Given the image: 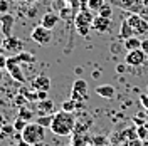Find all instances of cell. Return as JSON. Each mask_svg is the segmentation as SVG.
Wrapping results in <instances>:
<instances>
[{"mask_svg":"<svg viewBox=\"0 0 148 146\" xmlns=\"http://www.w3.org/2000/svg\"><path fill=\"white\" fill-rule=\"evenodd\" d=\"M145 128H147V129H148V123H147V124H145Z\"/></svg>","mask_w":148,"mask_h":146,"instance_id":"43","label":"cell"},{"mask_svg":"<svg viewBox=\"0 0 148 146\" xmlns=\"http://www.w3.org/2000/svg\"><path fill=\"white\" fill-rule=\"evenodd\" d=\"M37 92V102L39 101H44V99H49L47 98V91H36Z\"/></svg>","mask_w":148,"mask_h":146,"instance_id":"30","label":"cell"},{"mask_svg":"<svg viewBox=\"0 0 148 146\" xmlns=\"http://www.w3.org/2000/svg\"><path fill=\"white\" fill-rule=\"evenodd\" d=\"M7 72L10 74V77L14 79V81L20 82V84H24L25 82V76L22 72V64L17 61V57L15 55H9L7 57Z\"/></svg>","mask_w":148,"mask_h":146,"instance_id":"3","label":"cell"},{"mask_svg":"<svg viewBox=\"0 0 148 146\" xmlns=\"http://www.w3.org/2000/svg\"><path fill=\"white\" fill-rule=\"evenodd\" d=\"M143 5H145V7H148V0H143Z\"/></svg>","mask_w":148,"mask_h":146,"instance_id":"41","label":"cell"},{"mask_svg":"<svg viewBox=\"0 0 148 146\" xmlns=\"http://www.w3.org/2000/svg\"><path fill=\"white\" fill-rule=\"evenodd\" d=\"M123 47L126 49V50H136V49H140L141 47V40H140L138 37H130V39H126V40H123Z\"/></svg>","mask_w":148,"mask_h":146,"instance_id":"16","label":"cell"},{"mask_svg":"<svg viewBox=\"0 0 148 146\" xmlns=\"http://www.w3.org/2000/svg\"><path fill=\"white\" fill-rule=\"evenodd\" d=\"M126 20H128V24L131 25V29L135 30V34H138V35L148 34V22L143 20L138 14H130L128 17H126Z\"/></svg>","mask_w":148,"mask_h":146,"instance_id":"5","label":"cell"},{"mask_svg":"<svg viewBox=\"0 0 148 146\" xmlns=\"http://www.w3.org/2000/svg\"><path fill=\"white\" fill-rule=\"evenodd\" d=\"M27 101H29V99L25 98V96H24V94H20V96H17V98H15V102L18 104V108H20V106H24Z\"/></svg>","mask_w":148,"mask_h":146,"instance_id":"29","label":"cell"},{"mask_svg":"<svg viewBox=\"0 0 148 146\" xmlns=\"http://www.w3.org/2000/svg\"><path fill=\"white\" fill-rule=\"evenodd\" d=\"M92 20H94V15L91 14L89 9H83L79 10L74 17V25L76 27H81V25H92Z\"/></svg>","mask_w":148,"mask_h":146,"instance_id":"9","label":"cell"},{"mask_svg":"<svg viewBox=\"0 0 148 146\" xmlns=\"http://www.w3.org/2000/svg\"><path fill=\"white\" fill-rule=\"evenodd\" d=\"M27 124H29V121H25V119H22V118H15V121L12 123V126H14V129H15V133H22L24 129L27 128Z\"/></svg>","mask_w":148,"mask_h":146,"instance_id":"21","label":"cell"},{"mask_svg":"<svg viewBox=\"0 0 148 146\" xmlns=\"http://www.w3.org/2000/svg\"><path fill=\"white\" fill-rule=\"evenodd\" d=\"M20 134H22V139L27 141L29 145L39 146L44 141V138H46V128L37 124V123H29L27 128L24 129Z\"/></svg>","mask_w":148,"mask_h":146,"instance_id":"2","label":"cell"},{"mask_svg":"<svg viewBox=\"0 0 148 146\" xmlns=\"http://www.w3.org/2000/svg\"><path fill=\"white\" fill-rule=\"evenodd\" d=\"M59 20H61L59 14H56V12H46V14L42 15V18H40V25L49 29V30H52L54 27H57Z\"/></svg>","mask_w":148,"mask_h":146,"instance_id":"12","label":"cell"},{"mask_svg":"<svg viewBox=\"0 0 148 146\" xmlns=\"http://www.w3.org/2000/svg\"><path fill=\"white\" fill-rule=\"evenodd\" d=\"M2 47L5 49V52L15 55V54H18V52L24 50V40H20L18 37H12V35L5 37L3 42H2Z\"/></svg>","mask_w":148,"mask_h":146,"instance_id":"6","label":"cell"},{"mask_svg":"<svg viewBox=\"0 0 148 146\" xmlns=\"http://www.w3.org/2000/svg\"><path fill=\"white\" fill-rule=\"evenodd\" d=\"M52 121H54V114H46V116H39V118L36 119L37 124H40V126H44V128H51Z\"/></svg>","mask_w":148,"mask_h":146,"instance_id":"19","label":"cell"},{"mask_svg":"<svg viewBox=\"0 0 148 146\" xmlns=\"http://www.w3.org/2000/svg\"><path fill=\"white\" fill-rule=\"evenodd\" d=\"M98 15H101V17H106V18H113V9H111V5L104 3V5L101 7V10L98 12Z\"/></svg>","mask_w":148,"mask_h":146,"instance_id":"24","label":"cell"},{"mask_svg":"<svg viewBox=\"0 0 148 146\" xmlns=\"http://www.w3.org/2000/svg\"><path fill=\"white\" fill-rule=\"evenodd\" d=\"M140 49L148 55V39H143V40H141V47H140Z\"/></svg>","mask_w":148,"mask_h":146,"instance_id":"32","label":"cell"},{"mask_svg":"<svg viewBox=\"0 0 148 146\" xmlns=\"http://www.w3.org/2000/svg\"><path fill=\"white\" fill-rule=\"evenodd\" d=\"M5 124H7V121H5V116H3V114H2V113H0V129L3 128V126H5Z\"/></svg>","mask_w":148,"mask_h":146,"instance_id":"37","label":"cell"},{"mask_svg":"<svg viewBox=\"0 0 148 146\" xmlns=\"http://www.w3.org/2000/svg\"><path fill=\"white\" fill-rule=\"evenodd\" d=\"M12 133H15V129H14V126H9V124H5L3 128L0 129V138H9Z\"/></svg>","mask_w":148,"mask_h":146,"instance_id":"25","label":"cell"},{"mask_svg":"<svg viewBox=\"0 0 148 146\" xmlns=\"http://www.w3.org/2000/svg\"><path fill=\"white\" fill-rule=\"evenodd\" d=\"M67 146H74V145H67Z\"/></svg>","mask_w":148,"mask_h":146,"instance_id":"44","label":"cell"},{"mask_svg":"<svg viewBox=\"0 0 148 146\" xmlns=\"http://www.w3.org/2000/svg\"><path fill=\"white\" fill-rule=\"evenodd\" d=\"M5 67H7V57L0 55V69H5Z\"/></svg>","mask_w":148,"mask_h":146,"instance_id":"34","label":"cell"},{"mask_svg":"<svg viewBox=\"0 0 148 146\" xmlns=\"http://www.w3.org/2000/svg\"><path fill=\"white\" fill-rule=\"evenodd\" d=\"M138 15H140L141 18H143V20H147V22H148V7H143V9L140 10Z\"/></svg>","mask_w":148,"mask_h":146,"instance_id":"31","label":"cell"},{"mask_svg":"<svg viewBox=\"0 0 148 146\" xmlns=\"http://www.w3.org/2000/svg\"><path fill=\"white\" fill-rule=\"evenodd\" d=\"M133 35H135V30L131 29L128 20H123L121 27H120V39L121 40H126V39H130V37H133Z\"/></svg>","mask_w":148,"mask_h":146,"instance_id":"15","label":"cell"},{"mask_svg":"<svg viewBox=\"0 0 148 146\" xmlns=\"http://www.w3.org/2000/svg\"><path fill=\"white\" fill-rule=\"evenodd\" d=\"M96 94L101 96V98H104V99H111V98H114V87L110 86V84L98 86V87H96Z\"/></svg>","mask_w":148,"mask_h":146,"instance_id":"14","label":"cell"},{"mask_svg":"<svg viewBox=\"0 0 148 146\" xmlns=\"http://www.w3.org/2000/svg\"><path fill=\"white\" fill-rule=\"evenodd\" d=\"M111 25H113V18H106L101 17V15H96L94 20H92V29L99 34H104V32H110Z\"/></svg>","mask_w":148,"mask_h":146,"instance_id":"11","label":"cell"},{"mask_svg":"<svg viewBox=\"0 0 148 146\" xmlns=\"http://www.w3.org/2000/svg\"><path fill=\"white\" fill-rule=\"evenodd\" d=\"M74 109H77V102L73 99H67L61 104V111H66V113H74Z\"/></svg>","mask_w":148,"mask_h":146,"instance_id":"22","label":"cell"},{"mask_svg":"<svg viewBox=\"0 0 148 146\" xmlns=\"http://www.w3.org/2000/svg\"><path fill=\"white\" fill-rule=\"evenodd\" d=\"M10 12V0H0V15Z\"/></svg>","mask_w":148,"mask_h":146,"instance_id":"26","label":"cell"},{"mask_svg":"<svg viewBox=\"0 0 148 146\" xmlns=\"http://www.w3.org/2000/svg\"><path fill=\"white\" fill-rule=\"evenodd\" d=\"M73 91L83 94L84 98L88 99V82L84 81V79H76L74 84H73Z\"/></svg>","mask_w":148,"mask_h":146,"instance_id":"17","label":"cell"},{"mask_svg":"<svg viewBox=\"0 0 148 146\" xmlns=\"http://www.w3.org/2000/svg\"><path fill=\"white\" fill-rule=\"evenodd\" d=\"M76 3H77V2H76V0H74V2H73V5H76Z\"/></svg>","mask_w":148,"mask_h":146,"instance_id":"42","label":"cell"},{"mask_svg":"<svg viewBox=\"0 0 148 146\" xmlns=\"http://www.w3.org/2000/svg\"><path fill=\"white\" fill-rule=\"evenodd\" d=\"M3 81V69H0V82Z\"/></svg>","mask_w":148,"mask_h":146,"instance_id":"39","label":"cell"},{"mask_svg":"<svg viewBox=\"0 0 148 146\" xmlns=\"http://www.w3.org/2000/svg\"><path fill=\"white\" fill-rule=\"evenodd\" d=\"M3 52H5V49H3V47L0 46V55H3Z\"/></svg>","mask_w":148,"mask_h":146,"instance_id":"40","label":"cell"},{"mask_svg":"<svg viewBox=\"0 0 148 146\" xmlns=\"http://www.w3.org/2000/svg\"><path fill=\"white\" fill-rule=\"evenodd\" d=\"M148 55L141 50V49H136V50H130L126 57H125V64L128 65H133V67H141V65L145 64V61H147Z\"/></svg>","mask_w":148,"mask_h":146,"instance_id":"7","label":"cell"},{"mask_svg":"<svg viewBox=\"0 0 148 146\" xmlns=\"http://www.w3.org/2000/svg\"><path fill=\"white\" fill-rule=\"evenodd\" d=\"M104 3H106L104 0H88V9L91 12H99Z\"/></svg>","mask_w":148,"mask_h":146,"instance_id":"23","label":"cell"},{"mask_svg":"<svg viewBox=\"0 0 148 146\" xmlns=\"http://www.w3.org/2000/svg\"><path fill=\"white\" fill-rule=\"evenodd\" d=\"M14 24H15V17L12 14H3L0 15V30L5 37L12 35V29H14Z\"/></svg>","mask_w":148,"mask_h":146,"instance_id":"10","label":"cell"},{"mask_svg":"<svg viewBox=\"0 0 148 146\" xmlns=\"http://www.w3.org/2000/svg\"><path fill=\"white\" fill-rule=\"evenodd\" d=\"M30 89L32 91H49L51 89V79L44 74H39L30 81Z\"/></svg>","mask_w":148,"mask_h":146,"instance_id":"8","label":"cell"},{"mask_svg":"<svg viewBox=\"0 0 148 146\" xmlns=\"http://www.w3.org/2000/svg\"><path fill=\"white\" fill-rule=\"evenodd\" d=\"M92 141H94L96 145H103V143H104V138H94Z\"/></svg>","mask_w":148,"mask_h":146,"instance_id":"38","label":"cell"},{"mask_svg":"<svg viewBox=\"0 0 148 146\" xmlns=\"http://www.w3.org/2000/svg\"><path fill=\"white\" fill-rule=\"evenodd\" d=\"M14 146H18V145H14Z\"/></svg>","mask_w":148,"mask_h":146,"instance_id":"45","label":"cell"},{"mask_svg":"<svg viewBox=\"0 0 148 146\" xmlns=\"http://www.w3.org/2000/svg\"><path fill=\"white\" fill-rule=\"evenodd\" d=\"M135 124H136V126H145V121L136 116V118H135Z\"/></svg>","mask_w":148,"mask_h":146,"instance_id":"36","label":"cell"},{"mask_svg":"<svg viewBox=\"0 0 148 146\" xmlns=\"http://www.w3.org/2000/svg\"><path fill=\"white\" fill-rule=\"evenodd\" d=\"M92 25H81V27H76V30H77V34L83 37H88L89 35V32H91Z\"/></svg>","mask_w":148,"mask_h":146,"instance_id":"27","label":"cell"},{"mask_svg":"<svg viewBox=\"0 0 148 146\" xmlns=\"http://www.w3.org/2000/svg\"><path fill=\"white\" fill-rule=\"evenodd\" d=\"M34 116H36V114H34V111L27 109L25 106H20V108H18V118L25 119V121H32Z\"/></svg>","mask_w":148,"mask_h":146,"instance_id":"20","label":"cell"},{"mask_svg":"<svg viewBox=\"0 0 148 146\" xmlns=\"http://www.w3.org/2000/svg\"><path fill=\"white\" fill-rule=\"evenodd\" d=\"M15 57H17V61L20 64H32V62H36V55L30 54V52H25V50L15 54Z\"/></svg>","mask_w":148,"mask_h":146,"instance_id":"18","label":"cell"},{"mask_svg":"<svg viewBox=\"0 0 148 146\" xmlns=\"http://www.w3.org/2000/svg\"><path fill=\"white\" fill-rule=\"evenodd\" d=\"M126 65H128V64H118V65H116V72L123 74L125 71H126Z\"/></svg>","mask_w":148,"mask_h":146,"instance_id":"33","label":"cell"},{"mask_svg":"<svg viewBox=\"0 0 148 146\" xmlns=\"http://www.w3.org/2000/svg\"><path fill=\"white\" fill-rule=\"evenodd\" d=\"M76 128V118L73 116V113H66V111H59L54 114V121L51 124V131L56 136H71Z\"/></svg>","mask_w":148,"mask_h":146,"instance_id":"1","label":"cell"},{"mask_svg":"<svg viewBox=\"0 0 148 146\" xmlns=\"http://www.w3.org/2000/svg\"><path fill=\"white\" fill-rule=\"evenodd\" d=\"M37 109H39V113H40V116L52 114L54 109H56V104H54V101H51V99L39 101V102H37Z\"/></svg>","mask_w":148,"mask_h":146,"instance_id":"13","label":"cell"},{"mask_svg":"<svg viewBox=\"0 0 148 146\" xmlns=\"http://www.w3.org/2000/svg\"><path fill=\"white\" fill-rule=\"evenodd\" d=\"M30 39H32L36 44H39V46H47V44L52 40V34H51L49 29L42 27V25L39 24V25L34 27V30L30 32Z\"/></svg>","mask_w":148,"mask_h":146,"instance_id":"4","label":"cell"},{"mask_svg":"<svg viewBox=\"0 0 148 146\" xmlns=\"http://www.w3.org/2000/svg\"><path fill=\"white\" fill-rule=\"evenodd\" d=\"M141 102H143V108L148 109V96L147 94H141Z\"/></svg>","mask_w":148,"mask_h":146,"instance_id":"35","label":"cell"},{"mask_svg":"<svg viewBox=\"0 0 148 146\" xmlns=\"http://www.w3.org/2000/svg\"><path fill=\"white\" fill-rule=\"evenodd\" d=\"M136 136H138L140 139H147L148 138V129L145 128V126H138V129H136Z\"/></svg>","mask_w":148,"mask_h":146,"instance_id":"28","label":"cell"}]
</instances>
